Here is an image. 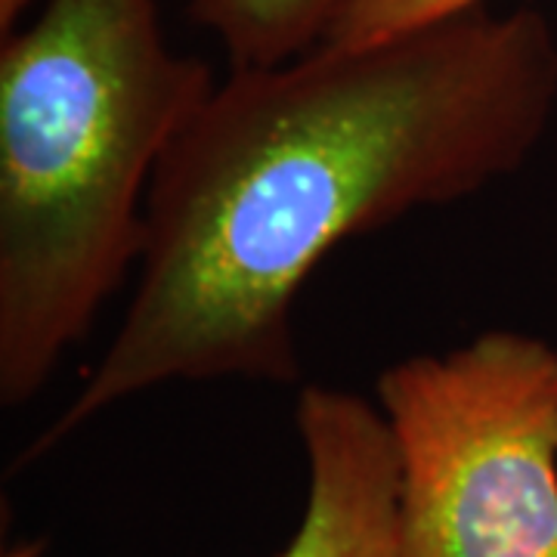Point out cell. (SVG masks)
Returning <instances> with one entry per match:
<instances>
[{"label":"cell","mask_w":557,"mask_h":557,"mask_svg":"<svg viewBox=\"0 0 557 557\" xmlns=\"http://www.w3.org/2000/svg\"><path fill=\"white\" fill-rule=\"evenodd\" d=\"M555 109L557 38L533 7L233 69L161 159L134 298L47 443L180 381L298 384L319 263L515 174Z\"/></svg>","instance_id":"1"},{"label":"cell","mask_w":557,"mask_h":557,"mask_svg":"<svg viewBox=\"0 0 557 557\" xmlns=\"http://www.w3.org/2000/svg\"><path fill=\"white\" fill-rule=\"evenodd\" d=\"M218 81L159 0H44L0 50V403L20 409L139 267L161 159Z\"/></svg>","instance_id":"2"},{"label":"cell","mask_w":557,"mask_h":557,"mask_svg":"<svg viewBox=\"0 0 557 557\" xmlns=\"http://www.w3.org/2000/svg\"><path fill=\"white\" fill-rule=\"evenodd\" d=\"M399 557H557V350L511 329L387 366Z\"/></svg>","instance_id":"3"},{"label":"cell","mask_w":557,"mask_h":557,"mask_svg":"<svg viewBox=\"0 0 557 557\" xmlns=\"http://www.w3.org/2000/svg\"><path fill=\"white\" fill-rule=\"evenodd\" d=\"M307 505L278 557H399V461L379 403L304 384Z\"/></svg>","instance_id":"4"},{"label":"cell","mask_w":557,"mask_h":557,"mask_svg":"<svg viewBox=\"0 0 557 557\" xmlns=\"http://www.w3.org/2000/svg\"><path fill=\"white\" fill-rule=\"evenodd\" d=\"M347 0H186L223 47L230 69H267L325 40Z\"/></svg>","instance_id":"5"},{"label":"cell","mask_w":557,"mask_h":557,"mask_svg":"<svg viewBox=\"0 0 557 557\" xmlns=\"http://www.w3.org/2000/svg\"><path fill=\"white\" fill-rule=\"evenodd\" d=\"M480 7H486V0H347L325 40L341 47L379 44Z\"/></svg>","instance_id":"6"},{"label":"cell","mask_w":557,"mask_h":557,"mask_svg":"<svg viewBox=\"0 0 557 557\" xmlns=\"http://www.w3.org/2000/svg\"><path fill=\"white\" fill-rule=\"evenodd\" d=\"M28 7H32V0H0V32L3 35L13 32Z\"/></svg>","instance_id":"7"},{"label":"cell","mask_w":557,"mask_h":557,"mask_svg":"<svg viewBox=\"0 0 557 557\" xmlns=\"http://www.w3.org/2000/svg\"><path fill=\"white\" fill-rule=\"evenodd\" d=\"M7 557H22V555H7Z\"/></svg>","instance_id":"8"}]
</instances>
